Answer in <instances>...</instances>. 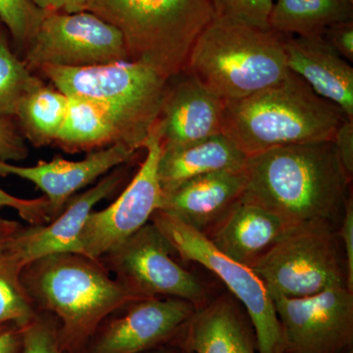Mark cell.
<instances>
[{
  "instance_id": "cell-1",
  "label": "cell",
  "mask_w": 353,
  "mask_h": 353,
  "mask_svg": "<svg viewBox=\"0 0 353 353\" xmlns=\"http://www.w3.org/2000/svg\"><path fill=\"white\" fill-rule=\"evenodd\" d=\"M245 172L243 201L277 216L288 228L340 227L352 179L339 159L333 139L250 155Z\"/></svg>"
},
{
  "instance_id": "cell-2",
  "label": "cell",
  "mask_w": 353,
  "mask_h": 353,
  "mask_svg": "<svg viewBox=\"0 0 353 353\" xmlns=\"http://www.w3.org/2000/svg\"><path fill=\"white\" fill-rule=\"evenodd\" d=\"M38 312L57 321L65 353H82L109 316L139 301L99 261L80 253H53L34 260L21 273Z\"/></svg>"
},
{
  "instance_id": "cell-3",
  "label": "cell",
  "mask_w": 353,
  "mask_h": 353,
  "mask_svg": "<svg viewBox=\"0 0 353 353\" xmlns=\"http://www.w3.org/2000/svg\"><path fill=\"white\" fill-rule=\"evenodd\" d=\"M345 119L338 106L289 71L266 90L225 101L222 134L250 157L278 146L332 141Z\"/></svg>"
},
{
  "instance_id": "cell-4",
  "label": "cell",
  "mask_w": 353,
  "mask_h": 353,
  "mask_svg": "<svg viewBox=\"0 0 353 353\" xmlns=\"http://www.w3.org/2000/svg\"><path fill=\"white\" fill-rule=\"evenodd\" d=\"M88 11L119 30L130 61L167 80L185 69L192 46L215 18L209 0H90Z\"/></svg>"
},
{
  "instance_id": "cell-5",
  "label": "cell",
  "mask_w": 353,
  "mask_h": 353,
  "mask_svg": "<svg viewBox=\"0 0 353 353\" xmlns=\"http://www.w3.org/2000/svg\"><path fill=\"white\" fill-rule=\"evenodd\" d=\"M284 34L214 18L190 50L185 69L221 99H245L289 73Z\"/></svg>"
},
{
  "instance_id": "cell-6",
  "label": "cell",
  "mask_w": 353,
  "mask_h": 353,
  "mask_svg": "<svg viewBox=\"0 0 353 353\" xmlns=\"http://www.w3.org/2000/svg\"><path fill=\"white\" fill-rule=\"evenodd\" d=\"M60 92L94 101L113 121L120 143L138 152L159 120L167 79L139 62L95 66H41L39 69Z\"/></svg>"
},
{
  "instance_id": "cell-7",
  "label": "cell",
  "mask_w": 353,
  "mask_h": 353,
  "mask_svg": "<svg viewBox=\"0 0 353 353\" xmlns=\"http://www.w3.org/2000/svg\"><path fill=\"white\" fill-rule=\"evenodd\" d=\"M339 243L338 230L328 225L290 228L250 269L271 297L314 296L334 285H347Z\"/></svg>"
},
{
  "instance_id": "cell-8",
  "label": "cell",
  "mask_w": 353,
  "mask_h": 353,
  "mask_svg": "<svg viewBox=\"0 0 353 353\" xmlns=\"http://www.w3.org/2000/svg\"><path fill=\"white\" fill-rule=\"evenodd\" d=\"M150 222L164 234L181 259L201 265L224 283L252 321L259 353H285L273 299L252 269L223 254L204 234L163 211H155Z\"/></svg>"
},
{
  "instance_id": "cell-9",
  "label": "cell",
  "mask_w": 353,
  "mask_h": 353,
  "mask_svg": "<svg viewBox=\"0 0 353 353\" xmlns=\"http://www.w3.org/2000/svg\"><path fill=\"white\" fill-rule=\"evenodd\" d=\"M164 234L148 222L99 260L114 279L139 299L174 297L199 309L213 299L199 276L176 261Z\"/></svg>"
},
{
  "instance_id": "cell-10",
  "label": "cell",
  "mask_w": 353,
  "mask_h": 353,
  "mask_svg": "<svg viewBox=\"0 0 353 353\" xmlns=\"http://www.w3.org/2000/svg\"><path fill=\"white\" fill-rule=\"evenodd\" d=\"M126 44L119 30L99 16L46 12L24 52L30 70L41 66H95L128 61Z\"/></svg>"
},
{
  "instance_id": "cell-11",
  "label": "cell",
  "mask_w": 353,
  "mask_h": 353,
  "mask_svg": "<svg viewBox=\"0 0 353 353\" xmlns=\"http://www.w3.org/2000/svg\"><path fill=\"white\" fill-rule=\"evenodd\" d=\"M158 122V121H157ZM143 148L146 155L139 171L111 205L92 211L79 236L77 252L99 260L148 224L161 206L162 192L157 166L162 152L158 124Z\"/></svg>"
},
{
  "instance_id": "cell-12",
  "label": "cell",
  "mask_w": 353,
  "mask_h": 353,
  "mask_svg": "<svg viewBox=\"0 0 353 353\" xmlns=\"http://www.w3.org/2000/svg\"><path fill=\"white\" fill-rule=\"evenodd\" d=\"M272 299L285 353H353V292L347 285L311 296Z\"/></svg>"
},
{
  "instance_id": "cell-13",
  "label": "cell",
  "mask_w": 353,
  "mask_h": 353,
  "mask_svg": "<svg viewBox=\"0 0 353 353\" xmlns=\"http://www.w3.org/2000/svg\"><path fill=\"white\" fill-rule=\"evenodd\" d=\"M196 310L174 297L134 301L106 318L82 353H145L175 345Z\"/></svg>"
},
{
  "instance_id": "cell-14",
  "label": "cell",
  "mask_w": 353,
  "mask_h": 353,
  "mask_svg": "<svg viewBox=\"0 0 353 353\" xmlns=\"http://www.w3.org/2000/svg\"><path fill=\"white\" fill-rule=\"evenodd\" d=\"M123 143L88 152L81 161H70L57 155L51 161L39 160L34 166H18L0 161V176L24 179L41 190L48 199V217L54 220L80 190L117 167L128 164L136 155Z\"/></svg>"
},
{
  "instance_id": "cell-15",
  "label": "cell",
  "mask_w": 353,
  "mask_h": 353,
  "mask_svg": "<svg viewBox=\"0 0 353 353\" xmlns=\"http://www.w3.org/2000/svg\"><path fill=\"white\" fill-rule=\"evenodd\" d=\"M124 165L102 176L97 185L76 194L63 211L48 224L22 227L6 245V252L23 266L53 253L77 252L79 236L95 205L112 196L124 183Z\"/></svg>"
},
{
  "instance_id": "cell-16",
  "label": "cell",
  "mask_w": 353,
  "mask_h": 353,
  "mask_svg": "<svg viewBox=\"0 0 353 353\" xmlns=\"http://www.w3.org/2000/svg\"><path fill=\"white\" fill-rule=\"evenodd\" d=\"M225 101L187 69L167 81L157 124L162 146L190 145L222 134Z\"/></svg>"
},
{
  "instance_id": "cell-17",
  "label": "cell",
  "mask_w": 353,
  "mask_h": 353,
  "mask_svg": "<svg viewBox=\"0 0 353 353\" xmlns=\"http://www.w3.org/2000/svg\"><path fill=\"white\" fill-rule=\"evenodd\" d=\"M245 188V169L208 174L163 194L159 210L208 236L241 201Z\"/></svg>"
},
{
  "instance_id": "cell-18",
  "label": "cell",
  "mask_w": 353,
  "mask_h": 353,
  "mask_svg": "<svg viewBox=\"0 0 353 353\" xmlns=\"http://www.w3.org/2000/svg\"><path fill=\"white\" fill-rule=\"evenodd\" d=\"M284 50L288 69L353 120V68L350 62L323 36L285 34Z\"/></svg>"
},
{
  "instance_id": "cell-19",
  "label": "cell",
  "mask_w": 353,
  "mask_h": 353,
  "mask_svg": "<svg viewBox=\"0 0 353 353\" xmlns=\"http://www.w3.org/2000/svg\"><path fill=\"white\" fill-rule=\"evenodd\" d=\"M175 345L194 353H259L252 321L229 294L196 309Z\"/></svg>"
},
{
  "instance_id": "cell-20",
  "label": "cell",
  "mask_w": 353,
  "mask_h": 353,
  "mask_svg": "<svg viewBox=\"0 0 353 353\" xmlns=\"http://www.w3.org/2000/svg\"><path fill=\"white\" fill-rule=\"evenodd\" d=\"M289 229L277 216L241 199L205 236L223 254L252 268Z\"/></svg>"
},
{
  "instance_id": "cell-21",
  "label": "cell",
  "mask_w": 353,
  "mask_h": 353,
  "mask_svg": "<svg viewBox=\"0 0 353 353\" xmlns=\"http://www.w3.org/2000/svg\"><path fill=\"white\" fill-rule=\"evenodd\" d=\"M248 157L224 134L190 145L162 146L157 166L158 182L163 194L182 183L208 174L245 169Z\"/></svg>"
},
{
  "instance_id": "cell-22",
  "label": "cell",
  "mask_w": 353,
  "mask_h": 353,
  "mask_svg": "<svg viewBox=\"0 0 353 353\" xmlns=\"http://www.w3.org/2000/svg\"><path fill=\"white\" fill-rule=\"evenodd\" d=\"M68 97L63 125L53 145L64 152L77 153L121 143L117 129L103 108L83 97Z\"/></svg>"
},
{
  "instance_id": "cell-23",
  "label": "cell",
  "mask_w": 353,
  "mask_h": 353,
  "mask_svg": "<svg viewBox=\"0 0 353 353\" xmlns=\"http://www.w3.org/2000/svg\"><path fill=\"white\" fill-rule=\"evenodd\" d=\"M348 20H353L350 0H277L269 28L289 36H322L330 26Z\"/></svg>"
},
{
  "instance_id": "cell-24",
  "label": "cell",
  "mask_w": 353,
  "mask_h": 353,
  "mask_svg": "<svg viewBox=\"0 0 353 353\" xmlns=\"http://www.w3.org/2000/svg\"><path fill=\"white\" fill-rule=\"evenodd\" d=\"M69 97L41 81L21 101L15 117L23 137L36 148L54 143L66 116Z\"/></svg>"
},
{
  "instance_id": "cell-25",
  "label": "cell",
  "mask_w": 353,
  "mask_h": 353,
  "mask_svg": "<svg viewBox=\"0 0 353 353\" xmlns=\"http://www.w3.org/2000/svg\"><path fill=\"white\" fill-rule=\"evenodd\" d=\"M23 269L6 248L0 250V326L14 323L24 328L38 315L21 279Z\"/></svg>"
},
{
  "instance_id": "cell-26",
  "label": "cell",
  "mask_w": 353,
  "mask_h": 353,
  "mask_svg": "<svg viewBox=\"0 0 353 353\" xmlns=\"http://www.w3.org/2000/svg\"><path fill=\"white\" fill-rule=\"evenodd\" d=\"M41 79L11 50L6 32L0 31V119L15 117L25 95Z\"/></svg>"
},
{
  "instance_id": "cell-27",
  "label": "cell",
  "mask_w": 353,
  "mask_h": 353,
  "mask_svg": "<svg viewBox=\"0 0 353 353\" xmlns=\"http://www.w3.org/2000/svg\"><path fill=\"white\" fill-rule=\"evenodd\" d=\"M46 14L32 0H0V21L22 53L31 43Z\"/></svg>"
},
{
  "instance_id": "cell-28",
  "label": "cell",
  "mask_w": 353,
  "mask_h": 353,
  "mask_svg": "<svg viewBox=\"0 0 353 353\" xmlns=\"http://www.w3.org/2000/svg\"><path fill=\"white\" fill-rule=\"evenodd\" d=\"M209 2L216 18L259 29H270L269 17L273 0H209Z\"/></svg>"
},
{
  "instance_id": "cell-29",
  "label": "cell",
  "mask_w": 353,
  "mask_h": 353,
  "mask_svg": "<svg viewBox=\"0 0 353 353\" xmlns=\"http://www.w3.org/2000/svg\"><path fill=\"white\" fill-rule=\"evenodd\" d=\"M21 353H65L58 339V324L53 316L39 312L23 328Z\"/></svg>"
},
{
  "instance_id": "cell-30",
  "label": "cell",
  "mask_w": 353,
  "mask_h": 353,
  "mask_svg": "<svg viewBox=\"0 0 353 353\" xmlns=\"http://www.w3.org/2000/svg\"><path fill=\"white\" fill-rule=\"evenodd\" d=\"M2 208L15 209L20 217L30 223V225L50 223L48 199L46 196L34 199H20L0 189V209Z\"/></svg>"
},
{
  "instance_id": "cell-31",
  "label": "cell",
  "mask_w": 353,
  "mask_h": 353,
  "mask_svg": "<svg viewBox=\"0 0 353 353\" xmlns=\"http://www.w3.org/2000/svg\"><path fill=\"white\" fill-rule=\"evenodd\" d=\"M29 155L23 134L8 118L0 119V161H22Z\"/></svg>"
},
{
  "instance_id": "cell-32",
  "label": "cell",
  "mask_w": 353,
  "mask_h": 353,
  "mask_svg": "<svg viewBox=\"0 0 353 353\" xmlns=\"http://www.w3.org/2000/svg\"><path fill=\"white\" fill-rule=\"evenodd\" d=\"M339 238L343 243L347 287L353 292V199L350 194L345 201V211L338 229Z\"/></svg>"
},
{
  "instance_id": "cell-33",
  "label": "cell",
  "mask_w": 353,
  "mask_h": 353,
  "mask_svg": "<svg viewBox=\"0 0 353 353\" xmlns=\"http://www.w3.org/2000/svg\"><path fill=\"white\" fill-rule=\"evenodd\" d=\"M323 38L341 57L353 62V20L336 23L327 28Z\"/></svg>"
},
{
  "instance_id": "cell-34",
  "label": "cell",
  "mask_w": 353,
  "mask_h": 353,
  "mask_svg": "<svg viewBox=\"0 0 353 353\" xmlns=\"http://www.w3.org/2000/svg\"><path fill=\"white\" fill-rule=\"evenodd\" d=\"M334 145L347 176H353V120L345 119L334 134Z\"/></svg>"
},
{
  "instance_id": "cell-35",
  "label": "cell",
  "mask_w": 353,
  "mask_h": 353,
  "mask_svg": "<svg viewBox=\"0 0 353 353\" xmlns=\"http://www.w3.org/2000/svg\"><path fill=\"white\" fill-rule=\"evenodd\" d=\"M46 12L78 13L88 11L90 0H32Z\"/></svg>"
},
{
  "instance_id": "cell-36",
  "label": "cell",
  "mask_w": 353,
  "mask_h": 353,
  "mask_svg": "<svg viewBox=\"0 0 353 353\" xmlns=\"http://www.w3.org/2000/svg\"><path fill=\"white\" fill-rule=\"evenodd\" d=\"M23 328L14 323L0 326V353H21Z\"/></svg>"
},
{
  "instance_id": "cell-37",
  "label": "cell",
  "mask_w": 353,
  "mask_h": 353,
  "mask_svg": "<svg viewBox=\"0 0 353 353\" xmlns=\"http://www.w3.org/2000/svg\"><path fill=\"white\" fill-rule=\"evenodd\" d=\"M23 225L17 221L6 219L0 216V250H3L22 229Z\"/></svg>"
},
{
  "instance_id": "cell-38",
  "label": "cell",
  "mask_w": 353,
  "mask_h": 353,
  "mask_svg": "<svg viewBox=\"0 0 353 353\" xmlns=\"http://www.w3.org/2000/svg\"><path fill=\"white\" fill-rule=\"evenodd\" d=\"M181 347L176 345H167L163 347L155 348L145 353H180Z\"/></svg>"
},
{
  "instance_id": "cell-39",
  "label": "cell",
  "mask_w": 353,
  "mask_h": 353,
  "mask_svg": "<svg viewBox=\"0 0 353 353\" xmlns=\"http://www.w3.org/2000/svg\"><path fill=\"white\" fill-rule=\"evenodd\" d=\"M181 347L180 353H194L192 352H190V350H188V348L182 347Z\"/></svg>"
},
{
  "instance_id": "cell-40",
  "label": "cell",
  "mask_w": 353,
  "mask_h": 353,
  "mask_svg": "<svg viewBox=\"0 0 353 353\" xmlns=\"http://www.w3.org/2000/svg\"><path fill=\"white\" fill-rule=\"evenodd\" d=\"M350 1H352V2H353V0H350Z\"/></svg>"
},
{
  "instance_id": "cell-41",
  "label": "cell",
  "mask_w": 353,
  "mask_h": 353,
  "mask_svg": "<svg viewBox=\"0 0 353 353\" xmlns=\"http://www.w3.org/2000/svg\"><path fill=\"white\" fill-rule=\"evenodd\" d=\"M0 31H1V29H0Z\"/></svg>"
}]
</instances>
